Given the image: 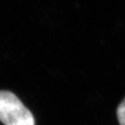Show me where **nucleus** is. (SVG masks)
Segmentation results:
<instances>
[{
    "instance_id": "obj_1",
    "label": "nucleus",
    "mask_w": 125,
    "mask_h": 125,
    "mask_svg": "<svg viewBox=\"0 0 125 125\" xmlns=\"http://www.w3.org/2000/svg\"><path fill=\"white\" fill-rule=\"evenodd\" d=\"M0 121L4 125H35L34 117L18 97L0 91Z\"/></svg>"
},
{
    "instance_id": "obj_2",
    "label": "nucleus",
    "mask_w": 125,
    "mask_h": 125,
    "mask_svg": "<svg viewBox=\"0 0 125 125\" xmlns=\"http://www.w3.org/2000/svg\"><path fill=\"white\" fill-rule=\"evenodd\" d=\"M117 116L120 125H125V98L117 108Z\"/></svg>"
}]
</instances>
